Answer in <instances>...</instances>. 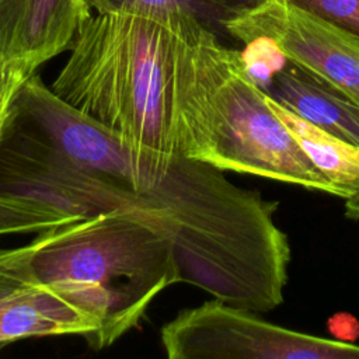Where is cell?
<instances>
[{
    "label": "cell",
    "mask_w": 359,
    "mask_h": 359,
    "mask_svg": "<svg viewBox=\"0 0 359 359\" xmlns=\"http://www.w3.org/2000/svg\"><path fill=\"white\" fill-rule=\"evenodd\" d=\"M0 194L80 217L132 213L171 241L182 282L254 313L283 303L290 244L276 201L205 161L122 142L35 73L0 137Z\"/></svg>",
    "instance_id": "obj_1"
},
{
    "label": "cell",
    "mask_w": 359,
    "mask_h": 359,
    "mask_svg": "<svg viewBox=\"0 0 359 359\" xmlns=\"http://www.w3.org/2000/svg\"><path fill=\"white\" fill-rule=\"evenodd\" d=\"M195 20L128 10L91 14L50 90L130 146L182 154L181 76Z\"/></svg>",
    "instance_id": "obj_2"
},
{
    "label": "cell",
    "mask_w": 359,
    "mask_h": 359,
    "mask_svg": "<svg viewBox=\"0 0 359 359\" xmlns=\"http://www.w3.org/2000/svg\"><path fill=\"white\" fill-rule=\"evenodd\" d=\"M180 116L184 156L223 171L335 195L332 184L272 111L241 52L220 43L198 20L184 55Z\"/></svg>",
    "instance_id": "obj_3"
},
{
    "label": "cell",
    "mask_w": 359,
    "mask_h": 359,
    "mask_svg": "<svg viewBox=\"0 0 359 359\" xmlns=\"http://www.w3.org/2000/svg\"><path fill=\"white\" fill-rule=\"evenodd\" d=\"M27 248L34 278L63 292L97 321L87 338L95 349L135 328L164 289L182 282L171 241L121 210L46 229Z\"/></svg>",
    "instance_id": "obj_4"
},
{
    "label": "cell",
    "mask_w": 359,
    "mask_h": 359,
    "mask_svg": "<svg viewBox=\"0 0 359 359\" xmlns=\"http://www.w3.org/2000/svg\"><path fill=\"white\" fill-rule=\"evenodd\" d=\"M161 344L170 359H359V345L275 325L219 299L180 311Z\"/></svg>",
    "instance_id": "obj_5"
},
{
    "label": "cell",
    "mask_w": 359,
    "mask_h": 359,
    "mask_svg": "<svg viewBox=\"0 0 359 359\" xmlns=\"http://www.w3.org/2000/svg\"><path fill=\"white\" fill-rule=\"evenodd\" d=\"M241 43L266 38L296 65L359 102V38L286 0H264L224 25Z\"/></svg>",
    "instance_id": "obj_6"
},
{
    "label": "cell",
    "mask_w": 359,
    "mask_h": 359,
    "mask_svg": "<svg viewBox=\"0 0 359 359\" xmlns=\"http://www.w3.org/2000/svg\"><path fill=\"white\" fill-rule=\"evenodd\" d=\"M90 15L86 0H0V60L31 76L70 49Z\"/></svg>",
    "instance_id": "obj_7"
},
{
    "label": "cell",
    "mask_w": 359,
    "mask_h": 359,
    "mask_svg": "<svg viewBox=\"0 0 359 359\" xmlns=\"http://www.w3.org/2000/svg\"><path fill=\"white\" fill-rule=\"evenodd\" d=\"M261 88L300 118L359 146V102L327 80L286 59Z\"/></svg>",
    "instance_id": "obj_8"
},
{
    "label": "cell",
    "mask_w": 359,
    "mask_h": 359,
    "mask_svg": "<svg viewBox=\"0 0 359 359\" xmlns=\"http://www.w3.org/2000/svg\"><path fill=\"white\" fill-rule=\"evenodd\" d=\"M97 321L63 292L36 283L0 302V346L17 339L77 334L86 339Z\"/></svg>",
    "instance_id": "obj_9"
},
{
    "label": "cell",
    "mask_w": 359,
    "mask_h": 359,
    "mask_svg": "<svg viewBox=\"0 0 359 359\" xmlns=\"http://www.w3.org/2000/svg\"><path fill=\"white\" fill-rule=\"evenodd\" d=\"M268 102L310 161L332 184L335 195L346 199L358 194L359 146L313 125L271 97Z\"/></svg>",
    "instance_id": "obj_10"
},
{
    "label": "cell",
    "mask_w": 359,
    "mask_h": 359,
    "mask_svg": "<svg viewBox=\"0 0 359 359\" xmlns=\"http://www.w3.org/2000/svg\"><path fill=\"white\" fill-rule=\"evenodd\" d=\"M97 13L128 10L153 14H187L217 35L227 21L264 0H86Z\"/></svg>",
    "instance_id": "obj_11"
},
{
    "label": "cell",
    "mask_w": 359,
    "mask_h": 359,
    "mask_svg": "<svg viewBox=\"0 0 359 359\" xmlns=\"http://www.w3.org/2000/svg\"><path fill=\"white\" fill-rule=\"evenodd\" d=\"M80 219L60 212L56 208L32 199L0 194V237L8 234L41 233Z\"/></svg>",
    "instance_id": "obj_12"
},
{
    "label": "cell",
    "mask_w": 359,
    "mask_h": 359,
    "mask_svg": "<svg viewBox=\"0 0 359 359\" xmlns=\"http://www.w3.org/2000/svg\"><path fill=\"white\" fill-rule=\"evenodd\" d=\"M39 283L31 271L27 244L0 250V302Z\"/></svg>",
    "instance_id": "obj_13"
},
{
    "label": "cell",
    "mask_w": 359,
    "mask_h": 359,
    "mask_svg": "<svg viewBox=\"0 0 359 359\" xmlns=\"http://www.w3.org/2000/svg\"><path fill=\"white\" fill-rule=\"evenodd\" d=\"M359 38V0H286Z\"/></svg>",
    "instance_id": "obj_14"
},
{
    "label": "cell",
    "mask_w": 359,
    "mask_h": 359,
    "mask_svg": "<svg viewBox=\"0 0 359 359\" xmlns=\"http://www.w3.org/2000/svg\"><path fill=\"white\" fill-rule=\"evenodd\" d=\"M27 77H29V74L21 70H14L4 81L0 83V137L8 122L18 90Z\"/></svg>",
    "instance_id": "obj_15"
},
{
    "label": "cell",
    "mask_w": 359,
    "mask_h": 359,
    "mask_svg": "<svg viewBox=\"0 0 359 359\" xmlns=\"http://www.w3.org/2000/svg\"><path fill=\"white\" fill-rule=\"evenodd\" d=\"M328 327L335 339L352 341L359 335V321L349 313H338L328 321Z\"/></svg>",
    "instance_id": "obj_16"
},
{
    "label": "cell",
    "mask_w": 359,
    "mask_h": 359,
    "mask_svg": "<svg viewBox=\"0 0 359 359\" xmlns=\"http://www.w3.org/2000/svg\"><path fill=\"white\" fill-rule=\"evenodd\" d=\"M345 215L352 220H359V192L345 199Z\"/></svg>",
    "instance_id": "obj_17"
},
{
    "label": "cell",
    "mask_w": 359,
    "mask_h": 359,
    "mask_svg": "<svg viewBox=\"0 0 359 359\" xmlns=\"http://www.w3.org/2000/svg\"><path fill=\"white\" fill-rule=\"evenodd\" d=\"M14 70H17V69H13V67H8L6 63H3L1 60H0V83L1 81H4Z\"/></svg>",
    "instance_id": "obj_18"
}]
</instances>
